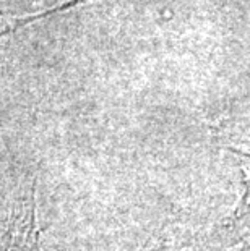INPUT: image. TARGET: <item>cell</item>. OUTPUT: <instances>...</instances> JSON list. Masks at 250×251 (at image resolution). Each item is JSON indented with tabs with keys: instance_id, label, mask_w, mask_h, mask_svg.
I'll list each match as a JSON object with an SVG mask.
<instances>
[{
	"instance_id": "obj_1",
	"label": "cell",
	"mask_w": 250,
	"mask_h": 251,
	"mask_svg": "<svg viewBox=\"0 0 250 251\" xmlns=\"http://www.w3.org/2000/svg\"><path fill=\"white\" fill-rule=\"evenodd\" d=\"M7 237L3 251H39L34 222V191L13 209Z\"/></svg>"
}]
</instances>
